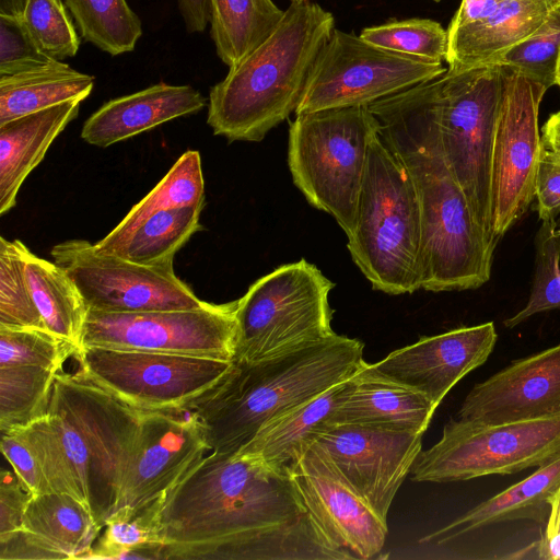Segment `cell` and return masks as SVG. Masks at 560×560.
I'll use <instances>...</instances> for the list:
<instances>
[{
  "mask_svg": "<svg viewBox=\"0 0 560 560\" xmlns=\"http://www.w3.org/2000/svg\"><path fill=\"white\" fill-rule=\"evenodd\" d=\"M160 559L339 560L289 471L240 452L203 457L166 494Z\"/></svg>",
  "mask_w": 560,
  "mask_h": 560,
  "instance_id": "6da1fadb",
  "label": "cell"
},
{
  "mask_svg": "<svg viewBox=\"0 0 560 560\" xmlns=\"http://www.w3.org/2000/svg\"><path fill=\"white\" fill-rule=\"evenodd\" d=\"M378 132L407 170L421 219L420 284L432 292L477 289L491 275L495 244L478 226L415 88L369 105Z\"/></svg>",
  "mask_w": 560,
  "mask_h": 560,
  "instance_id": "7a4b0ae2",
  "label": "cell"
},
{
  "mask_svg": "<svg viewBox=\"0 0 560 560\" xmlns=\"http://www.w3.org/2000/svg\"><path fill=\"white\" fill-rule=\"evenodd\" d=\"M363 348L360 340L335 332L264 359L233 361L187 409L209 450L235 453L270 420L349 378L364 361Z\"/></svg>",
  "mask_w": 560,
  "mask_h": 560,
  "instance_id": "3957f363",
  "label": "cell"
},
{
  "mask_svg": "<svg viewBox=\"0 0 560 560\" xmlns=\"http://www.w3.org/2000/svg\"><path fill=\"white\" fill-rule=\"evenodd\" d=\"M334 25L319 4L291 2L273 32L211 88L207 124L213 133L259 142L295 113Z\"/></svg>",
  "mask_w": 560,
  "mask_h": 560,
  "instance_id": "277c9868",
  "label": "cell"
},
{
  "mask_svg": "<svg viewBox=\"0 0 560 560\" xmlns=\"http://www.w3.org/2000/svg\"><path fill=\"white\" fill-rule=\"evenodd\" d=\"M347 247L374 290L398 295L420 284L421 219L412 180L377 131L368 150Z\"/></svg>",
  "mask_w": 560,
  "mask_h": 560,
  "instance_id": "5b68a950",
  "label": "cell"
},
{
  "mask_svg": "<svg viewBox=\"0 0 560 560\" xmlns=\"http://www.w3.org/2000/svg\"><path fill=\"white\" fill-rule=\"evenodd\" d=\"M503 84V66L448 71L415 85L439 132L445 161L486 237L491 223V165Z\"/></svg>",
  "mask_w": 560,
  "mask_h": 560,
  "instance_id": "8992f818",
  "label": "cell"
},
{
  "mask_svg": "<svg viewBox=\"0 0 560 560\" xmlns=\"http://www.w3.org/2000/svg\"><path fill=\"white\" fill-rule=\"evenodd\" d=\"M377 129L369 106L302 113L290 124L288 165L293 183L347 236L353 230L369 144Z\"/></svg>",
  "mask_w": 560,
  "mask_h": 560,
  "instance_id": "52a82bcc",
  "label": "cell"
},
{
  "mask_svg": "<svg viewBox=\"0 0 560 560\" xmlns=\"http://www.w3.org/2000/svg\"><path fill=\"white\" fill-rule=\"evenodd\" d=\"M335 283L301 259L257 279L236 300L233 361H255L334 335L329 293Z\"/></svg>",
  "mask_w": 560,
  "mask_h": 560,
  "instance_id": "ba28073f",
  "label": "cell"
},
{
  "mask_svg": "<svg viewBox=\"0 0 560 560\" xmlns=\"http://www.w3.org/2000/svg\"><path fill=\"white\" fill-rule=\"evenodd\" d=\"M560 456V413L482 424L451 419L438 443L420 452L415 481L450 482L511 475L541 467Z\"/></svg>",
  "mask_w": 560,
  "mask_h": 560,
  "instance_id": "9c48e42d",
  "label": "cell"
},
{
  "mask_svg": "<svg viewBox=\"0 0 560 560\" xmlns=\"http://www.w3.org/2000/svg\"><path fill=\"white\" fill-rule=\"evenodd\" d=\"M79 431L92 459V513L102 529L117 510L139 439L142 410L97 383L82 370L58 372L49 409Z\"/></svg>",
  "mask_w": 560,
  "mask_h": 560,
  "instance_id": "30bf717a",
  "label": "cell"
},
{
  "mask_svg": "<svg viewBox=\"0 0 560 560\" xmlns=\"http://www.w3.org/2000/svg\"><path fill=\"white\" fill-rule=\"evenodd\" d=\"M445 72L442 62L384 49L334 28L315 60L295 114L369 106Z\"/></svg>",
  "mask_w": 560,
  "mask_h": 560,
  "instance_id": "8fae6325",
  "label": "cell"
},
{
  "mask_svg": "<svg viewBox=\"0 0 560 560\" xmlns=\"http://www.w3.org/2000/svg\"><path fill=\"white\" fill-rule=\"evenodd\" d=\"M95 383L139 410L186 409L215 385L232 360L83 347L74 357Z\"/></svg>",
  "mask_w": 560,
  "mask_h": 560,
  "instance_id": "7c38bea8",
  "label": "cell"
},
{
  "mask_svg": "<svg viewBox=\"0 0 560 560\" xmlns=\"http://www.w3.org/2000/svg\"><path fill=\"white\" fill-rule=\"evenodd\" d=\"M236 301L194 310L88 311L80 348L96 347L234 359Z\"/></svg>",
  "mask_w": 560,
  "mask_h": 560,
  "instance_id": "4fadbf2b",
  "label": "cell"
},
{
  "mask_svg": "<svg viewBox=\"0 0 560 560\" xmlns=\"http://www.w3.org/2000/svg\"><path fill=\"white\" fill-rule=\"evenodd\" d=\"M547 90L520 70L503 66L491 165V223L498 240L526 212L535 198L542 149L538 112Z\"/></svg>",
  "mask_w": 560,
  "mask_h": 560,
  "instance_id": "5bb4252c",
  "label": "cell"
},
{
  "mask_svg": "<svg viewBox=\"0 0 560 560\" xmlns=\"http://www.w3.org/2000/svg\"><path fill=\"white\" fill-rule=\"evenodd\" d=\"M77 285L88 311L136 313L194 310L209 302L174 271V265L144 266L97 252L84 240L56 244L50 252Z\"/></svg>",
  "mask_w": 560,
  "mask_h": 560,
  "instance_id": "9a60e30c",
  "label": "cell"
},
{
  "mask_svg": "<svg viewBox=\"0 0 560 560\" xmlns=\"http://www.w3.org/2000/svg\"><path fill=\"white\" fill-rule=\"evenodd\" d=\"M423 433L380 424L339 423L312 443L383 521L421 452Z\"/></svg>",
  "mask_w": 560,
  "mask_h": 560,
  "instance_id": "2e32d148",
  "label": "cell"
},
{
  "mask_svg": "<svg viewBox=\"0 0 560 560\" xmlns=\"http://www.w3.org/2000/svg\"><path fill=\"white\" fill-rule=\"evenodd\" d=\"M318 534L339 559H371L388 533L387 522L348 486L313 444L289 468Z\"/></svg>",
  "mask_w": 560,
  "mask_h": 560,
  "instance_id": "e0dca14e",
  "label": "cell"
},
{
  "mask_svg": "<svg viewBox=\"0 0 560 560\" xmlns=\"http://www.w3.org/2000/svg\"><path fill=\"white\" fill-rule=\"evenodd\" d=\"M208 450L200 424L189 409L142 410L135 458L117 510L135 511L158 501L164 503L166 494Z\"/></svg>",
  "mask_w": 560,
  "mask_h": 560,
  "instance_id": "ac0fdd59",
  "label": "cell"
},
{
  "mask_svg": "<svg viewBox=\"0 0 560 560\" xmlns=\"http://www.w3.org/2000/svg\"><path fill=\"white\" fill-rule=\"evenodd\" d=\"M560 413V343L513 361L467 394L457 419L495 424Z\"/></svg>",
  "mask_w": 560,
  "mask_h": 560,
  "instance_id": "d6986e66",
  "label": "cell"
},
{
  "mask_svg": "<svg viewBox=\"0 0 560 560\" xmlns=\"http://www.w3.org/2000/svg\"><path fill=\"white\" fill-rule=\"evenodd\" d=\"M497 340L493 322L459 327L421 337L373 366L385 376L421 392L438 407L464 376L488 360Z\"/></svg>",
  "mask_w": 560,
  "mask_h": 560,
  "instance_id": "ffe728a7",
  "label": "cell"
},
{
  "mask_svg": "<svg viewBox=\"0 0 560 560\" xmlns=\"http://www.w3.org/2000/svg\"><path fill=\"white\" fill-rule=\"evenodd\" d=\"M556 9L551 0H462L447 28L448 71L498 62Z\"/></svg>",
  "mask_w": 560,
  "mask_h": 560,
  "instance_id": "44dd1931",
  "label": "cell"
},
{
  "mask_svg": "<svg viewBox=\"0 0 560 560\" xmlns=\"http://www.w3.org/2000/svg\"><path fill=\"white\" fill-rule=\"evenodd\" d=\"M207 104L194 86L159 82L109 100L83 124L81 138L107 148L178 117L196 114Z\"/></svg>",
  "mask_w": 560,
  "mask_h": 560,
  "instance_id": "7402d4cb",
  "label": "cell"
},
{
  "mask_svg": "<svg viewBox=\"0 0 560 560\" xmlns=\"http://www.w3.org/2000/svg\"><path fill=\"white\" fill-rule=\"evenodd\" d=\"M435 409L424 394L363 361L346 381L334 423L380 424L424 433Z\"/></svg>",
  "mask_w": 560,
  "mask_h": 560,
  "instance_id": "603a6c76",
  "label": "cell"
},
{
  "mask_svg": "<svg viewBox=\"0 0 560 560\" xmlns=\"http://www.w3.org/2000/svg\"><path fill=\"white\" fill-rule=\"evenodd\" d=\"M81 102L68 101L0 125V215L16 205L23 182L78 116Z\"/></svg>",
  "mask_w": 560,
  "mask_h": 560,
  "instance_id": "cb8c5ba5",
  "label": "cell"
},
{
  "mask_svg": "<svg viewBox=\"0 0 560 560\" xmlns=\"http://www.w3.org/2000/svg\"><path fill=\"white\" fill-rule=\"evenodd\" d=\"M12 431L36 456L50 490L70 494L91 510L93 465L75 427L62 415L48 410L45 417Z\"/></svg>",
  "mask_w": 560,
  "mask_h": 560,
  "instance_id": "d4e9b609",
  "label": "cell"
},
{
  "mask_svg": "<svg viewBox=\"0 0 560 560\" xmlns=\"http://www.w3.org/2000/svg\"><path fill=\"white\" fill-rule=\"evenodd\" d=\"M100 532L84 503L54 491L32 497L21 529L45 560L86 559Z\"/></svg>",
  "mask_w": 560,
  "mask_h": 560,
  "instance_id": "484cf974",
  "label": "cell"
},
{
  "mask_svg": "<svg viewBox=\"0 0 560 560\" xmlns=\"http://www.w3.org/2000/svg\"><path fill=\"white\" fill-rule=\"evenodd\" d=\"M560 487V456L525 479L481 502L420 542L442 545L477 528L501 522L548 520L550 500Z\"/></svg>",
  "mask_w": 560,
  "mask_h": 560,
  "instance_id": "4316f807",
  "label": "cell"
},
{
  "mask_svg": "<svg viewBox=\"0 0 560 560\" xmlns=\"http://www.w3.org/2000/svg\"><path fill=\"white\" fill-rule=\"evenodd\" d=\"M347 380L270 420L237 452L289 471L317 434L335 424V410Z\"/></svg>",
  "mask_w": 560,
  "mask_h": 560,
  "instance_id": "83f0119b",
  "label": "cell"
},
{
  "mask_svg": "<svg viewBox=\"0 0 560 560\" xmlns=\"http://www.w3.org/2000/svg\"><path fill=\"white\" fill-rule=\"evenodd\" d=\"M95 77L50 59L34 68L0 75V125L68 101L85 100Z\"/></svg>",
  "mask_w": 560,
  "mask_h": 560,
  "instance_id": "f1b7e54d",
  "label": "cell"
},
{
  "mask_svg": "<svg viewBox=\"0 0 560 560\" xmlns=\"http://www.w3.org/2000/svg\"><path fill=\"white\" fill-rule=\"evenodd\" d=\"M205 206H187L156 212L126 235L102 238L97 252L144 266L174 265L177 252L203 226L199 219Z\"/></svg>",
  "mask_w": 560,
  "mask_h": 560,
  "instance_id": "f546056e",
  "label": "cell"
},
{
  "mask_svg": "<svg viewBox=\"0 0 560 560\" xmlns=\"http://www.w3.org/2000/svg\"><path fill=\"white\" fill-rule=\"evenodd\" d=\"M19 247L34 304L45 328L80 350L88 307L65 269L34 255L20 240Z\"/></svg>",
  "mask_w": 560,
  "mask_h": 560,
  "instance_id": "4dcf8cb0",
  "label": "cell"
},
{
  "mask_svg": "<svg viewBox=\"0 0 560 560\" xmlns=\"http://www.w3.org/2000/svg\"><path fill=\"white\" fill-rule=\"evenodd\" d=\"M210 10L215 52L229 68L256 49L284 14L272 0H210Z\"/></svg>",
  "mask_w": 560,
  "mask_h": 560,
  "instance_id": "1f68e13d",
  "label": "cell"
},
{
  "mask_svg": "<svg viewBox=\"0 0 560 560\" xmlns=\"http://www.w3.org/2000/svg\"><path fill=\"white\" fill-rule=\"evenodd\" d=\"M187 206H205L201 158L196 150L184 152L165 176L104 238H119L156 212Z\"/></svg>",
  "mask_w": 560,
  "mask_h": 560,
  "instance_id": "d6a6232c",
  "label": "cell"
},
{
  "mask_svg": "<svg viewBox=\"0 0 560 560\" xmlns=\"http://www.w3.org/2000/svg\"><path fill=\"white\" fill-rule=\"evenodd\" d=\"M63 1L84 40L110 56L135 49L142 24L127 0Z\"/></svg>",
  "mask_w": 560,
  "mask_h": 560,
  "instance_id": "836d02e7",
  "label": "cell"
},
{
  "mask_svg": "<svg viewBox=\"0 0 560 560\" xmlns=\"http://www.w3.org/2000/svg\"><path fill=\"white\" fill-rule=\"evenodd\" d=\"M162 506L158 501L135 511L117 510L86 559H160Z\"/></svg>",
  "mask_w": 560,
  "mask_h": 560,
  "instance_id": "e575fe53",
  "label": "cell"
},
{
  "mask_svg": "<svg viewBox=\"0 0 560 560\" xmlns=\"http://www.w3.org/2000/svg\"><path fill=\"white\" fill-rule=\"evenodd\" d=\"M60 371L0 366V431L24 428L48 413L54 382Z\"/></svg>",
  "mask_w": 560,
  "mask_h": 560,
  "instance_id": "d590c367",
  "label": "cell"
},
{
  "mask_svg": "<svg viewBox=\"0 0 560 560\" xmlns=\"http://www.w3.org/2000/svg\"><path fill=\"white\" fill-rule=\"evenodd\" d=\"M535 247V273L527 304L503 322L506 328L538 313L560 310V232L556 219L541 221Z\"/></svg>",
  "mask_w": 560,
  "mask_h": 560,
  "instance_id": "8d00e7d4",
  "label": "cell"
},
{
  "mask_svg": "<svg viewBox=\"0 0 560 560\" xmlns=\"http://www.w3.org/2000/svg\"><path fill=\"white\" fill-rule=\"evenodd\" d=\"M360 36L381 48L424 60L442 62L448 50V36L442 25L430 19H409L369 26Z\"/></svg>",
  "mask_w": 560,
  "mask_h": 560,
  "instance_id": "74e56055",
  "label": "cell"
},
{
  "mask_svg": "<svg viewBox=\"0 0 560 560\" xmlns=\"http://www.w3.org/2000/svg\"><path fill=\"white\" fill-rule=\"evenodd\" d=\"M0 326L46 329L28 288L19 240L0 237Z\"/></svg>",
  "mask_w": 560,
  "mask_h": 560,
  "instance_id": "f35d334b",
  "label": "cell"
},
{
  "mask_svg": "<svg viewBox=\"0 0 560 560\" xmlns=\"http://www.w3.org/2000/svg\"><path fill=\"white\" fill-rule=\"evenodd\" d=\"M79 348L47 329L0 326V366L31 365L61 371Z\"/></svg>",
  "mask_w": 560,
  "mask_h": 560,
  "instance_id": "ab89813d",
  "label": "cell"
},
{
  "mask_svg": "<svg viewBox=\"0 0 560 560\" xmlns=\"http://www.w3.org/2000/svg\"><path fill=\"white\" fill-rule=\"evenodd\" d=\"M21 19L47 58L62 61L77 55L80 38L61 0H26Z\"/></svg>",
  "mask_w": 560,
  "mask_h": 560,
  "instance_id": "60d3db41",
  "label": "cell"
},
{
  "mask_svg": "<svg viewBox=\"0 0 560 560\" xmlns=\"http://www.w3.org/2000/svg\"><path fill=\"white\" fill-rule=\"evenodd\" d=\"M560 57V8L529 36L508 49L499 63L520 70L547 89L557 84Z\"/></svg>",
  "mask_w": 560,
  "mask_h": 560,
  "instance_id": "b9f144b4",
  "label": "cell"
},
{
  "mask_svg": "<svg viewBox=\"0 0 560 560\" xmlns=\"http://www.w3.org/2000/svg\"><path fill=\"white\" fill-rule=\"evenodd\" d=\"M48 60L30 37L21 15L0 14V75L18 73Z\"/></svg>",
  "mask_w": 560,
  "mask_h": 560,
  "instance_id": "7bdbcfd3",
  "label": "cell"
},
{
  "mask_svg": "<svg viewBox=\"0 0 560 560\" xmlns=\"http://www.w3.org/2000/svg\"><path fill=\"white\" fill-rule=\"evenodd\" d=\"M0 448L26 491L33 495L51 491L36 456L18 433H1Z\"/></svg>",
  "mask_w": 560,
  "mask_h": 560,
  "instance_id": "ee69618b",
  "label": "cell"
},
{
  "mask_svg": "<svg viewBox=\"0 0 560 560\" xmlns=\"http://www.w3.org/2000/svg\"><path fill=\"white\" fill-rule=\"evenodd\" d=\"M535 198L541 221L557 219L560 213V153L544 143L536 173Z\"/></svg>",
  "mask_w": 560,
  "mask_h": 560,
  "instance_id": "f6af8a7d",
  "label": "cell"
},
{
  "mask_svg": "<svg viewBox=\"0 0 560 560\" xmlns=\"http://www.w3.org/2000/svg\"><path fill=\"white\" fill-rule=\"evenodd\" d=\"M33 494L26 491L14 471L2 470L0 481V537L23 528V520Z\"/></svg>",
  "mask_w": 560,
  "mask_h": 560,
  "instance_id": "bcb514c9",
  "label": "cell"
},
{
  "mask_svg": "<svg viewBox=\"0 0 560 560\" xmlns=\"http://www.w3.org/2000/svg\"><path fill=\"white\" fill-rule=\"evenodd\" d=\"M185 27L189 33H201L210 23V0H177Z\"/></svg>",
  "mask_w": 560,
  "mask_h": 560,
  "instance_id": "7dc6e473",
  "label": "cell"
},
{
  "mask_svg": "<svg viewBox=\"0 0 560 560\" xmlns=\"http://www.w3.org/2000/svg\"><path fill=\"white\" fill-rule=\"evenodd\" d=\"M537 558L546 560H560V532L550 537L541 536L540 540L532 545Z\"/></svg>",
  "mask_w": 560,
  "mask_h": 560,
  "instance_id": "c3c4849f",
  "label": "cell"
},
{
  "mask_svg": "<svg viewBox=\"0 0 560 560\" xmlns=\"http://www.w3.org/2000/svg\"><path fill=\"white\" fill-rule=\"evenodd\" d=\"M542 143L560 153V110L549 116L542 128Z\"/></svg>",
  "mask_w": 560,
  "mask_h": 560,
  "instance_id": "681fc988",
  "label": "cell"
},
{
  "mask_svg": "<svg viewBox=\"0 0 560 560\" xmlns=\"http://www.w3.org/2000/svg\"><path fill=\"white\" fill-rule=\"evenodd\" d=\"M550 512L546 523V529L542 536L550 537L560 532V487L557 489L550 500Z\"/></svg>",
  "mask_w": 560,
  "mask_h": 560,
  "instance_id": "f907efd6",
  "label": "cell"
},
{
  "mask_svg": "<svg viewBox=\"0 0 560 560\" xmlns=\"http://www.w3.org/2000/svg\"><path fill=\"white\" fill-rule=\"evenodd\" d=\"M26 0H0V14L21 15Z\"/></svg>",
  "mask_w": 560,
  "mask_h": 560,
  "instance_id": "816d5d0a",
  "label": "cell"
},
{
  "mask_svg": "<svg viewBox=\"0 0 560 560\" xmlns=\"http://www.w3.org/2000/svg\"><path fill=\"white\" fill-rule=\"evenodd\" d=\"M556 85L560 86V57H559L558 69H557V84Z\"/></svg>",
  "mask_w": 560,
  "mask_h": 560,
  "instance_id": "f5cc1de1",
  "label": "cell"
},
{
  "mask_svg": "<svg viewBox=\"0 0 560 560\" xmlns=\"http://www.w3.org/2000/svg\"><path fill=\"white\" fill-rule=\"evenodd\" d=\"M555 8H560V0H551Z\"/></svg>",
  "mask_w": 560,
  "mask_h": 560,
  "instance_id": "db71d44e",
  "label": "cell"
},
{
  "mask_svg": "<svg viewBox=\"0 0 560 560\" xmlns=\"http://www.w3.org/2000/svg\"><path fill=\"white\" fill-rule=\"evenodd\" d=\"M557 230L560 232V218L556 219Z\"/></svg>",
  "mask_w": 560,
  "mask_h": 560,
  "instance_id": "11a10c76",
  "label": "cell"
},
{
  "mask_svg": "<svg viewBox=\"0 0 560 560\" xmlns=\"http://www.w3.org/2000/svg\"><path fill=\"white\" fill-rule=\"evenodd\" d=\"M293 1H300V0H291V2H293Z\"/></svg>",
  "mask_w": 560,
  "mask_h": 560,
  "instance_id": "9f6ffc18",
  "label": "cell"
},
{
  "mask_svg": "<svg viewBox=\"0 0 560 560\" xmlns=\"http://www.w3.org/2000/svg\"><path fill=\"white\" fill-rule=\"evenodd\" d=\"M434 1H440V0H434Z\"/></svg>",
  "mask_w": 560,
  "mask_h": 560,
  "instance_id": "6f0895ef",
  "label": "cell"
}]
</instances>
